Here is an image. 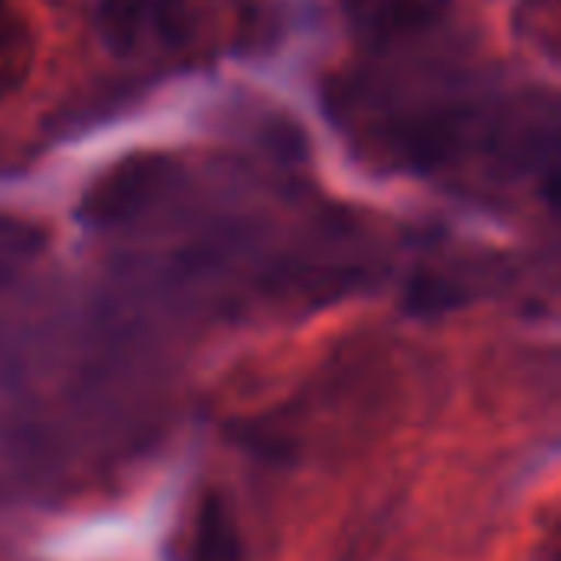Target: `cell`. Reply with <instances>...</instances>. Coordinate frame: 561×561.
<instances>
[{"mask_svg": "<svg viewBox=\"0 0 561 561\" xmlns=\"http://www.w3.org/2000/svg\"><path fill=\"white\" fill-rule=\"evenodd\" d=\"M191 561H247L240 526H237L227 500L217 493H210L201 503V513L194 523Z\"/></svg>", "mask_w": 561, "mask_h": 561, "instance_id": "cell-1", "label": "cell"}, {"mask_svg": "<svg viewBox=\"0 0 561 561\" xmlns=\"http://www.w3.org/2000/svg\"><path fill=\"white\" fill-rule=\"evenodd\" d=\"M352 20L375 36H401L431 23L450 0H345Z\"/></svg>", "mask_w": 561, "mask_h": 561, "instance_id": "cell-2", "label": "cell"}, {"mask_svg": "<svg viewBox=\"0 0 561 561\" xmlns=\"http://www.w3.org/2000/svg\"><path fill=\"white\" fill-rule=\"evenodd\" d=\"M26 66V36L23 26L10 16L7 3L0 0V79L16 76Z\"/></svg>", "mask_w": 561, "mask_h": 561, "instance_id": "cell-3", "label": "cell"}]
</instances>
